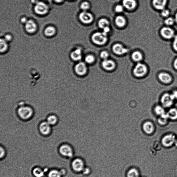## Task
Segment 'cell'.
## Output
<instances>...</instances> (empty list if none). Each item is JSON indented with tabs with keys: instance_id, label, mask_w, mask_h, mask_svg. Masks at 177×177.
I'll return each mask as SVG.
<instances>
[{
	"instance_id": "obj_31",
	"label": "cell",
	"mask_w": 177,
	"mask_h": 177,
	"mask_svg": "<svg viewBox=\"0 0 177 177\" xmlns=\"http://www.w3.org/2000/svg\"><path fill=\"white\" fill-rule=\"evenodd\" d=\"M33 173L34 176L36 177H42L44 175V172L41 169L39 168L34 169Z\"/></svg>"
},
{
	"instance_id": "obj_46",
	"label": "cell",
	"mask_w": 177,
	"mask_h": 177,
	"mask_svg": "<svg viewBox=\"0 0 177 177\" xmlns=\"http://www.w3.org/2000/svg\"><path fill=\"white\" fill-rule=\"evenodd\" d=\"M174 67L177 70V58L175 60L174 63Z\"/></svg>"
},
{
	"instance_id": "obj_12",
	"label": "cell",
	"mask_w": 177,
	"mask_h": 177,
	"mask_svg": "<svg viewBox=\"0 0 177 177\" xmlns=\"http://www.w3.org/2000/svg\"><path fill=\"white\" fill-rule=\"evenodd\" d=\"M75 71L77 74L82 76L86 72V67L85 64L83 63H78L75 67Z\"/></svg>"
},
{
	"instance_id": "obj_33",
	"label": "cell",
	"mask_w": 177,
	"mask_h": 177,
	"mask_svg": "<svg viewBox=\"0 0 177 177\" xmlns=\"http://www.w3.org/2000/svg\"><path fill=\"white\" fill-rule=\"evenodd\" d=\"M165 23L167 25H172L174 22V19L172 18H169L165 20Z\"/></svg>"
},
{
	"instance_id": "obj_42",
	"label": "cell",
	"mask_w": 177,
	"mask_h": 177,
	"mask_svg": "<svg viewBox=\"0 0 177 177\" xmlns=\"http://www.w3.org/2000/svg\"><path fill=\"white\" fill-rule=\"evenodd\" d=\"M173 99L175 100H177V91H174L171 94Z\"/></svg>"
},
{
	"instance_id": "obj_45",
	"label": "cell",
	"mask_w": 177,
	"mask_h": 177,
	"mask_svg": "<svg viewBox=\"0 0 177 177\" xmlns=\"http://www.w3.org/2000/svg\"><path fill=\"white\" fill-rule=\"evenodd\" d=\"M27 19L25 18H22L21 21L22 23H26L27 22Z\"/></svg>"
},
{
	"instance_id": "obj_14",
	"label": "cell",
	"mask_w": 177,
	"mask_h": 177,
	"mask_svg": "<svg viewBox=\"0 0 177 177\" xmlns=\"http://www.w3.org/2000/svg\"><path fill=\"white\" fill-rule=\"evenodd\" d=\"M112 48L114 53L118 55H122L126 53L128 51L126 48H124L122 45L119 44H115Z\"/></svg>"
},
{
	"instance_id": "obj_25",
	"label": "cell",
	"mask_w": 177,
	"mask_h": 177,
	"mask_svg": "<svg viewBox=\"0 0 177 177\" xmlns=\"http://www.w3.org/2000/svg\"><path fill=\"white\" fill-rule=\"evenodd\" d=\"M0 51L1 52H4L8 48L7 41L4 39H1L0 40Z\"/></svg>"
},
{
	"instance_id": "obj_10",
	"label": "cell",
	"mask_w": 177,
	"mask_h": 177,
	"mask_svg": "<svg viewBox=\"0 0 177 177\" xmlns=\"http://www.w3.org/2000/svg\"><path fill=\"white\" fill-rule=\"evenodd\" d=\"M79 18L81 21L84 23L88 24L91 22L93 20V17L90 13L86 12L81 13Z\"/></svg>"
},
{
	"instance_id": "obj_11",
	"label": "cell",
	"mask_w": 177,
	"mask_h": 177,
	"mask_svg": "<svg viewBox=\"0 0 177 177\" xmlns=\"http://www.w3.org/2000/svg\"><path fill=\"white\" fill-rule=\"evenodd\" d=\"M39 131L43 135H48L49 134L51 128L49 124L47 122H43L39 126Z\"/></svg>"
},
{
	"instance_id": "obj_23",
	"label": "cell",
	"mask_w": 177,
	"mask_h": 177,
	"mask_svg": "<svg viewBox=\"0 0 177 177\" xmlns=\"http://www.w3.org/2000/svg\"><path fill=\"white\" fill-rule=\"evenodd\" d=\"M127 177H139V171L136 169H131L127 172Z\"/></svg>"
},
{
	"instance_id": "obj_40",
	"label": "cell",
	"mask_w": 177,
	"mask_h": 177,
	"mask_svg": "<svg viewBox=\"0 0 177 177\" xmlns=\"http://www.w3.org/2000/svg\"><path fill=\"white\" fill-rule=\"evenodd\" d=\"M82 171L84 173V174L85 175L88 174L90 172V169L88 168V167L84 168Z\"/></svg>"
},
{
	"instance_id": "obj_2",
	"label": "cell",
	"mask_w": 177,
	"mask_h": 177,
	"mask_svg": "<svg viewBox=\"0 0 177 177\" xmlns=\"http://www.w3.org/2000/svg\"><path fill=\"white\" fill-rule=\"evenodd\" d=\"M176 140V136L172 133L167 134L162 138L161 143L163 146L166 148H169L175 143Z\"/></svg>"
},
{
	"instance_id": "obj_44",
	"label": "cell",
	"mask_w": 177,
	"mask_h": 177,
	"mask_svg": "<svg viewBox=\"0 0 177 177\" xmlns=\"http://www.w3.org/2000/svg\"><path fill=\"white\" fill-rule=\"evenodd\" d=\"M103 29V32H104L106 34H107V33L109 32V31H110V29L109 27H105L104 29Z\"/></svg>"
},
{
	"instance_id": "obj_20",
	"label": "cell",
	"mask_w": 177,
	"mask_h": 177,
	"mask_svg": "<svg viewBox=\"0 0 177 177\" xmlns=\"http://www.w3.org/2000/svg\"><path fill=\"white\" fill-rule=\"evenodd\" d=\"M72 59L75 61H78L81 58V52L79 49H77L73 52L71 54Z\"/></svg>"
},
{
	"instance_id": "obj_26",
	"label": "cell",
	"mask_w": 177,
	"mask_h": 177,
	"mask_svg": "<svg viewBox=\"0 0 177 177\" xmlns=\"http://www.w3.org/2000/svg\"><path fill=\"white\" fill-rule=\"evenodd\" d=\"M168 119L167 114H165L162 115L160 116V117L158 119V122L161 125H164L167 123Z\"/></svg>"
},
{
	"instance_id": "obj_28",
	"label": "cell",
	"mask_w": 177,
	"mask_h": 177,
	"mask_svg": "<svg viewBox=\"0 0 177 177\" xmlns=\"http://www.w3.org/2000/svg\"><path fill=\"white\" fill-rule=\"evenodd\" d=\"M109 22L105 19H102L99 20L98 22L99 27L101 29H104L105 28L108 27Z\"/></svg>"
},
{
	"instance_id": "obj_43",
	"label": "cell",
	"mask_w": 177,
	"mask_h": 177,
	"mask_svg": "<svg viewBox=\"0 0 177 177\" xmlns=\"http://www.w3.org/2000/svg\"><path fill=\"white\" fill-rule=\"evenodd\" d=\"M0 150H1V158L3 157L4 155L5 154V151L4 149L1 147L0 149Z\"/></svg>"
},
{
	"instance_id": "obj_49",
	"label": "cell",
	"mask_w": 177,
	"mask_h": 177,
	"mask_svg": "<svg viewBox=\"0 0 177 177\" xmlns=\"http://www.w3.org/2000/svg\"><path fill=\"white\" fill-rule=\"evenodd\" d=\"M65 171L63 170H62L61 171V172H61V174H65Z\"/></svg>"
},
{
	"instance_id": "obj_32",
	"label": "cell",
	"mask_w": 177,
	"mask_h": 177,
	"mask_svg": "<svg viewBox=\"0 0 177 177\" xmlns=\"http://www.w3.org/2000/svg\"><path fill=\"white\" fill-rule=\"evenodd\" d=\"M61 172L57 170L51 171L48 174L49 177H61Z\"/></svg>"
},
{
	"instance_id": "obj_8",
	"label": "cell",
	"mask_w": 177,
	"mask_h": 177,
	"mask_svg": "<svg viewBox=\"0 0 177 177\" xmlns=\"http://www.w3.org/2000/svg\"><path fill=\"white\" fill-rule=\"evenodd\" d=\"M161 34L164 38L167 39L172 38L174 36V31L171 28L164 27L161 31Z\"/></svg>"
},
{
	"instance_id": "obj_29",
	"label": "cell",
	"mask_w": 177,
	"mask_h": 177,
	"mask_svg": "<svg viewBox=\"0 0 177 177\" xmlns=\"http://www.w3.org/2000/svg\"><path fill=\"white\" fill-rule=\"evenodd\" d=\"M58 121V119L54 115H51L48 117L47 119V122L50 125H54Z\"/></svg>"
},
{
	"instance_id": "obj_9",
	"label": "cell",
	"mask_w": 177,
	"mask_h": 177,
	"mask_svg": "<svg viewBox=\"0 0 177 177\" xmlns=\"http://www.w3.org/2000/svg\"><path fill=\"white\" fill-rule=\"evenodd\" d=\"M60 153L65 156L67 157H71L73 155V151L72 148L70 146L67 145H63L60 148Z\"/></svg>"
},
{
	"instance_id": "obj_5",
	"label": "cell",
	"mask_w": 177,
	"mask_h": 177,
	"mask_svg": "<svg viewBox=\"0 0 177 177\" xmlns=\"http://www.w3.org/2000/svg\"><path fill=\"white\" fill-rule=\"evenodd\" d=\"M174 101L172 95L168 93H165L161 99L162 104L165 108H169L172 106Z\"/></svg>"
},
{
	"instance_id": "obj_15",
	"label": "cell",
	"mask_w": 177,
	"mask_h": 177,
	"mask_svg": "<svg viewBox=\"0 0 177 177\" xmlns=\"http://www.w3.org/2000/svg\"><path fill=\"white\" fill-rule=\"evenodd\" d=\"M158 77L161 81L164 84H169L172 81V77L167 73H160Z\"/></svg>"
},
{
	"instance_id": "obj_39",
	"label": "cell",
	"mask_w": 177,
	"mask_h": 177,
	"mask_svg": "<svg viewBox=\"0 0 177 177\" xmlns=\"http://www.w3.org/2000/svg\"><path fill=\"white\" fill-rule=\"evenodd\" d=\"M173 47L174 49L177 51V35L175 37L173 43Z\"/></svg>"
},
{
	"instance_id": "obj_36",
	"label": "cell",
	"mask_w": 177,
	"mask_h": 177,
	"mask_svg": "<svg viewBox=\"0 0 177 177\" xmlns=\"http://www.w3.org/2000/svg\"><path fill=\"white\" fill-rule=\"evenodd\" d=\"M108 53L106 51H103L101 53L100 56L103 59L106 60L108 56Z\"/></svg>"
},
{
	"instance_id": "obj_1",
	"label": "cell",
	"mask_w": 177,
	"mask_h": 177,
	"mask_svg": "<svg viewBox=\"0 0 177 177\" xmlns=\"http://www.w3.org/2000/svg\"><path fill=\"white\" fill-rule=\"evenodd\" d=\"M18 114L22 119L26 120L32 116L33 111L29 107H22L18 109Z\"/></svg>"
},
{
	"instance_id": "obj_21",
	"label": "cell",
	"mask_w": 177,
	"mask_h": 177,
	"mask_svg": "<svg viewBox=\"0 0 177 177\" xmlns=\"http://www.w3.org/2000/svg\"><path fill=\"white\" fill-rule=\"evenodd\" d=\"M169 118L172 120H176L177 119V110L176 108L170 109L166 113Z\"/></svg>"
},
{
	"instance_id": "obj_13",
	"label": "cell",
	"mask_w": 177,
	"mask_h": 177,
	"mask_svg": "<svg viewBox=\"0 0 177 177\" xmlns=\"http://www.w3.org/2000/svg\"><path fill=\"white\" fill-rule=\"evenodd\" d=\"M25 29L26 31L29 33L34 32L37 29L36 24L32 20H28L25 24Z\"/></svg>"
},
{
	"instance_id": "obj_41",
	"label": "cell",
	"mask_w": 177,
	"mask_h": 177,
	"mask_svg": "<svg viewBox=\"0 0 177 177\" xmlns=\"http://www.w3.org/2000/svg\"><path fill=\"white\" fill-rule=\"evenodd\" d=\"M12 37H11V35H10L7 34L4 37V39L7 42L8 41H10L12 39Z\"/></svg>"
},
{
	"instance_id": "obj_48",
	"label": "cell",
	"mask_w": 177,
	"mask_h": 177,
	"mask_svg": "<svg viewBox=\"0 0 177 177\" xmlns=\"http://www.w3.org/2000/svg\"><path fill=\"white\" fill-rule=\"evenodd\" d=\"M54 1L57 3H61L63 0H54Z\"/></svg>"
},
{
	"instance_id": "obj_22",
	"label": "cell",
	"mask_w": 177,
	"mask_h": 177,
	"mask_svg": "<svg viewBox=\"0 0 177 177\" xmlns=\"http://www.w3.org/2000/svg\"><path fill=\"white\" fill-rule=\"evenodd\" d=\"M56 32V30L53 27L50 26L46 28L45 29L44 33L47 36L51 37L53 36Z\"/></svg>"
},
{
	"instance_id": "obj_35",
	"label": "cell",
	"mask_w": 177,
	"mask_h": 177,
	"mask_svg": "<svg viewBox=\"0 0 177 177\" xmlns=\"http://www.w3.org/2000/svg\"><path fill=\"white\" fill-rule=\"evenodd\" d=\"M85 61L88 63H91L94 61V58L93 55H88L86 56L85 58Z\"/></svg>"
},
{
	"instance_id": "obj_27",
	"label": "cell",
	"mask_w": 177,
	"mask_h": 177,
	"mask_svg": "<svg viewBox=\"0 0 177 177\" xmlns=\"http://www.w3.org/2000/svg\"><path fill=\"white\" fill-rule=\"evenodd\" d=\"M132 58L134 61L138 62L140 61L142 59V54L140 52H135L132 54Z\"/></svg>"
},
{
	"instance_id": "obj_17",
	"label": "cell",
	"mask_w": 177,
	"mask_h": 177,
	"mask_svg": "<svg viewBox=\"0 0 177 177\" xmlns=\"http://www.w3.org/2000/svg\"><path fill=\"white\" fill-rule=\"evenodd\" d=\"M144 131L148 134H151L154 131V126L151 122H145L143 126Z\"/></svg>"
},
{
	"instance_id": "obj_50",
	"label": "cell",
	"mask_w": 177,
	"mask_h": 177,
	"mask_svg": "<svg viewBox=\"0 0 177 177\" xmlns=\"http://www.w3.org/2000/svg\"><path fill=\"white\" fill-rule=\"evenodd\" d=\"M175 20L177 24V13L176 15V18H175Z\"/></svg>"
},
{
	"instance_id": "obj_16",
	"label": "cell",
	"mask_w": 177,
	"mask_h": 177,
	"mask_svg": "<svg viewBox=\"0 0 177 177\" xmlns=\"http://www.w3.org/2000/svg\"><path fill=\"white\" fill-rule=\"evenodd\" d=\"M167 3V0H153L152 3L154 7L159 10L164 9Z\"/></svg>"
},
{
	"instance_id": "obj_7",
	"label": "cell",
	"mask_w": 177,
	"mask_h": 177,
	"mask_svg": "<svg viewBox=\"0 0 177 177\" xmlns=\"http://www.w3.org/2000/svg\"><path fill=\"white\" fill-rule=\"evenodd\" d=\"M72 167L75 171L80 172L83 171L84 168V163L81 159H77L73 161Z\"/></svg>"
},
{
	"instance_id": "obj_30",
	"label": "cell",
	"mask_w": 177,
	"mask_h": 177,
	"mask_svg": "<svg viewBox=\"0 0 177 177\" xmlns=\"http://www.w3.org/2000/svg\"><path fill=\"white\" fill-rule=\"evenodd\" d=\"M155 112L156 114L158 115L161 116L165 114V110L163 107L159 105H157L155 108Z\"/></svg>"
},
{
	"instance_id": "obj_24",
	"label": "cell",
	"mask_w": 177,
	"mask_h": 177,
	"mask_svg": "<svg viewBox=\"0 0 177 177\" xmlns=\"http://www.w3.org/2000/svg\"><path fill=\"white\" fill-rule=\"evenodd\" d=\"M117 25L119 27H123L125 25L126 20L123 17L121 16H118L117 17L115 20Z\"/></svg>"
},
{
	"instance_id": "obj_19",
	"label": "cell",
	"mask_w": 177,
	"mask_h": 177,
	"mask_svg": "<svg viewBox=\"0 0 177 177\" xmlns=\"http://www.w3.org/2000/svg\"><path fill=\"white\" fill-rule=\"evenodd\" d=\"M123 5L126 8L131 10L135 8L136 2L135 0H124Z\"/></svg>"
},
{
	"instance_id": "obj_38",
	"label": "cell",
	"mask_w": 177,
	"mask_h": 177,
	"mask_svg": "<svg viewBox=\"0 0 177 177\" xmlns=\"http://www.w3.org/2000/svg\"><path fill=\"white\" fill-rule=\"evenodd\" d=\"M115 10L117 12H122L123 11V7L121 5H118L116 7Z\"/></svg>"
},
{
	"instance_id": "obj_4",
	"label": "cell",
	"mask_w": 177,
	"mask_h": 177,
	"mask_svg": "<svg viewBox=\"0 0 177 177\" xmlns=\"http://www.w3.org/2000/svg\"><path fill=\"white\" fill-rule=\"evenodd\" d=\"M136 76L138 77L145 76L147 72V68L144 64L139 63L137 64L133 71Z\"/></svg>"
},
{
	"instance_id": "obj_34",
	"label": "cell",
	"mask_w": 177,
	"mask_h": 177,
	"mask_svg": "<svg viewBox=\"0 0 177 177\" xmlns=\"http://www.w3.org/2000/svg\"><path fill=\"white\" fill-rule=\"evenodd\" d=\"M81 8L84 11L87 10L89 8V4L87 2H84L81 6Z\"/></svg>"
},
{
	"instance_id": "obj_37",
	"label": "cell",
	"mask_w": 177,
	"mask_h": 177,
	"mask_svg": "<svg viewBox=\"0 0 177 177\" xmlns=\"http://www.w3.org/2000/svg\"><path fill=\"white\" fill-rule=\"evenodd\" d=\"M169 10L167 9H163L162 11L161 14L162 16L164 17H167L169 15Z\"/></svg>"
},
{
	"instance_id": "obj_47",
	"label": "cell",
	"mask_w": 177,
	"mask_h": 177,
	"mask_svg": "<svg viewBox=\"0 0 177 177\" xmlns=\"http://www.w3.org/2000/svg\"><path fill=\"white\" fill-rule=\"evenodd\" d=\"M33 4H36L39 2V0H31Z\"/></svg>"
},
{
	"instance_id": "obj_51",
	"label": "cell",
	"mask_w": 177,
	"mask_h": 177,
	"mask_svg": "<svg viewBox=\"0 0 177 177\" xmlns=\"http://www.w3.org/2000/svg\"><path fill=\"white\" fill-rule=\"evenodd\" d=\"M174 144L175 145V146H176L177 148V139H176V141H175Z\"/></svg>"
},
{
	"instance_id": "obj_18",
	"label": "cell",
	"mask_w": 177,
	"mask_h": 177,
	"mask_svg": "<svg viewBox=\"0 0 177 177\" xmlns=\"http://www.w3.org/2000/svg\"><path fill=\"white\" fill-rule=\"evenodd\" d=\"M102 65L105 69L109 71L112 70L115 67V65L114 62L107 59L105 60L103 62Z\"/></svg>"
},
{
	"instance_id": "obj_3",
	"label": "cell",
	"mask_w": 177,
	"mask_h": 177,
	"mask_svg": "<svg viewBox=\"0 0 177 177\" xmlns=\"http://www.w3.org/2000/svg\"><path fill=\"white\" fill-rule=\"evenodd\" d=\"M107 34L104 32H97L92 36V40L93 42L98 45H102L105 44L107 41Z\"/></svg>"
},
{
	"instance_id": "obj_6",
	"label": "cell",
	"mask_w": 177,
	"mask_h": 177,
	"mask_svg": "<svg viewBox=\"0 0 177 177\" xmlns=\"http://www.w3.org/2000/svg\"><path fill=\"white\" fill-rule=\"evenodd\" d=\"M34 9L37 14L40 15H44L48 12V7L46 4L42 2H39L36 4Z\"/></svg>"
}]
</instances>
